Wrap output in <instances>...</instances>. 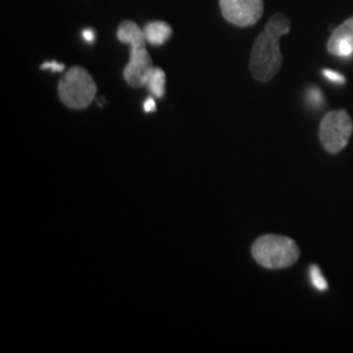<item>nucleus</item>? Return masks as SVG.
<instances>
[{"label": "nucleus", "instance_id": "f257e3e1", "mask_svg": "<svg viewBox=\"0 0 353 353\" xmlns=\"http://www.w3.org/2000/svg\"><path fill=\"white\" fill-rule=\"evenodd\" d=\"M290 30V19L284 13H275L258 34L250 55V71L256 81L267 83L278 75L283 65L280 38Z\"/></svg>", "mask_w": 353, "mask_h": 353}, {"label": "nucleus", "instance_id": "f03ea898", "mask_svg": "<svg viewBox=\"0 0 353 353\" xmlns=\"http://www.w3.org/2000/svg\"><path fill=\"white\" fill-rule=\"evenodd\" d=\"M117 38L130 46V61L123 70V77L127 84L132 88L147 85L153 71V64L150 52L147 50V38L135 21L125 20L118 26Z\"/></svg>", "mask_w": 353, "mask_h": 353}, {"label": "nucleus", "instance_id": "7ed1b4c3", "mask_svg": "<svg viewBox=\"0 0 353 353\" xmlns=\"http://www.w3.org/2000/svg\"><path fill=\"white\" fill-rule=\"evenodd\" d=\"M252 255L258 265L268 270H283L300 259V249L290 237L265 234L254 241Z\"/></svg>", "mask_w": 353, "mask_h": 353}, {"label": "nucleus", "instance_id": "20e7f679", "mask_svg": "<svg viewBox=\"0 0 353 353\" xmlns=\"http://www.w3.org/2000/svg\"><path fill=\"white\" fill-rule=\"evenodd\" d=\"M58 94L67 108L81 110L94 100L97 85L85 68L74 65L59 81Z\"/></svg>", "mask_w": 353, "mask_h": 353}, {"label": "nucleus", "instance_id": "39448f33", "mask_svg": "<svg viewBox=\"0 0 353 353\" xmlns=\"http://www.w3.org/2000/svg\"><path fill=\"white\" fill-rule=\"evenodd\" d=\"M352 132V118L345 110L330 112L319 125V139L323 148L331 154H336L347 147Z\"/></svg>", "mask_w": 353, "mask_h": 353}, {"label": "nucleus", "instance_id": "423d86ee", "mask_svg": "<svg viewBox=\"0 0 353 353\" xmlns=\"http://www.w3.org/2000/svg\"><path fill=\"white\" fill-rule=\"evenodd\" d=\"M223 17L233 26L246 28L256 24L263 16V0H220Z\"/></svg>", "mask_w": 353, "mask_h": 353}, {"label": "nucleus", "instance_id": "0eeeda50", "mask_svg": "<svg viewBox=\"0 0 353 353\" xmlns=\"http://www.w3.org/2000/svg\"><path fill=\"white\" fill-rule=\"evenodd\" d=\"M327 50L336 57H350L353 52V16L338 26L327 41Z\"/></svg>", "mask_w": 353, "mask_h": 353}, {"label": "nucleus", "instance_id": "6e6552de", "mask_svg": "<svg viewBox=\"0 0 353 353\" xmlns=\"http://www.w3.org/2000/svg\"><path fill=\"white\" fill-rule=\"evenodd\" d=\"M144 34L147 42L153 46H161L172 37L173 29L165 21H151L144 26Z\"/></svg>", "mask_w": 353, "mask_h": 353}, {"label": "nucleus", "instance_id": "1a4fd4ad", "mask_svg": "<svg viewBox=\"0 0 353 353\" xmlns=\"http://www.w3.org/2000/svg\"><path fill=\"white\" fill-rule=\"evenodd\" d=\"M165 83H166V77H165L164 70L154 67L150 79H148V83H147V87L154 97H157V99L164 97Z\"/></svg>", "mask_w": 353, "mask_h": 353}, {"label": "nucleus", "instance_id": "9d476101", "mask_svg": "<svg viewBox=\"0 0 353 353\" xmlns=\"http://www.w3.org/2000/svg\"><path fill=\"white\" fill-rule=\"evenodd\" d=\"M310 279H312L313 285L318 288V290H327V284H326L325 279L322 276V274H321V271H319V268L316 265H312V268H310Z\"/></svg>", "mask_w": 353, "mask_h": 353}, {"label": "nucleus", "instance_id": "9b49d317", "mask_svg": "<svg viewBox=\"0 0 353 353\" xmlns=\"http://www.w3.org/2000/svg\"><path fill=\"white\" fill-rule=\"evenodd\" d=\"M41 70H51L52 72H61L64 70V64L58 62H45L41 65Z\"/></svg>", "mask_w": 353, "mask_h": 353}, {"label": "nucleus", "instance_id": "f8f14e48", "mask_svg": "<svg viewBox=\"0 0 353 353\" xmlns=\"http://www.w3.org/2000/svg\"><path fill=\"white\" fill-rule=\"evenodd\" d=\"M323 75L326 76L330 80L335 81V83H344L345 79L344 76L338 74V72H334V71H330V70H323Z\"/></svg>", "mask_w": 353, "mask_h": 353}, {"label": "nucleus", "instance_id": "ddd939ff", "mask_svg": "<svg viewBox=\"0 0 353 353\" xmlns=\"http://www.w3.org/2000/svg\"><path fill=\"white\" fill-rule=\"evenodd\" d=\"M143 108H144V112H145V113L156 112V102H154V100H153L152 97H150V99H147V100H145Z\"/></svg>", "mask_w": 353, "mask_h": 353}, {"label": "nucleus", "instance_id": "4468645a", "mask_svg": "<svg viewBox=\"0 0 353 353\" xmlns=\"http://www.w3.org/2000/svg\"><path fill=\"white\" fill-rule=\"evenodd\" d=\"M83 38L89 42V43H93L94 42V32L93 30H90V29H85L84 32H83Z\"/></svg>", "mask_w": 353, "mask_h": 353}]
</instances>
